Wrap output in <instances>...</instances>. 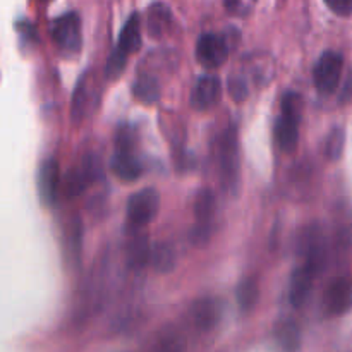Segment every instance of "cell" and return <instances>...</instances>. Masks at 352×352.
I'll list each match as a JSON object with an SVG mask.
<instances>
[{
    "label": "cell",
    "instance_id": "cell-10",
    "mask_svg": "<svg viewBox=\"0 0 352 352\" xmlns=\"http://www.w3.org/2000/svg\"><path fill=\"white\" fill-rule=\"evenodd\" d=\"M189 316H191V322L195 323L196 329L201 330V332H210L219 323V302L213 298L198 299V301L192 302Z\"/></svg>",
    "mask_w": 352,
    "mask_h": 352
},
{
    "label": "cell",
    "instance_id": "cell-22",
    "mask_svg": "<svg viewBox=\"0 0 352 352\" xmlns=\"http://www.w3.org/2000/svg\"><path fill=\"white\" fill-rule=\"evenodd\" d=\"M86 102H88V86H86V76H82L78 81L72 95V105H71V116L74 124H81L86 113Z\"/></svg>",
    "mask_w": 352,
    "mask_h": 352
},
{
    "label": "cell",
    "instance_id": "cell-30",
    "mask_svg": "<svg viewBox=\"0 0 352 352\" xmlns=\"http://www.w3.org/2000/svg\"><path fill=\"white\" fill-rule=\"evenodd\" d=\"M325 6L337 16H351L352 14V0H325Z\"/></svg>",
    "mask_w": 352,
    "mask_h": 352
},
{
    "label": "cell",
    "instance_id": "cell-5",
    "mask_svg": "<svg viewBox=\"0 0 352 352\" xmlns=\"http://www.w3.org/2000/svg\"><path fill=\"white\" fill-rule=\"evenodd\" d=\"M229 52V41L222 34L205 33L198 38L196 43V58L199 64L208 69H217L226 64Z\"/></svg>",
    "mask_w": 352,
    "mask_h": 352
},
{
    "label": "cell",
    "instance_id": "cell-20",
    "mask_svg": "<svg viewBox=\"0 0 352 352\" xmlns=\"http://www.w3.org/2000/svg\"><path fill=\"white\" fill-rule=\"evenodd\" d=\"M237 302L243 311H251L260 299V285L254 277H248L237 285Z\"/></svg>",
    "mask_w": 352,
    "mask_h": 352
},
{
    "label": "cell",
    "instance_id": "cell-21",
    "mask_svg": "<svg viewBox=\"0 0 352 352\" xmlns=\"http://www.w3.org/2000/svg\"><path fill=\"white\" fill-rule=\"evenodd\" d=\"M150 261L153 268L160 274H168L175 265V253L168 244L160 243L151 250Z\"/></svg>",
    "mask_w": 352,
    "mask_h": 352
},
{
    "label": "cell",
    "instance_id": "cell-19",
    "mask_svg": "<svg viewBox=\"0 0 352 352\" xmlns=\"http://www.w3.org/2000/svg\"><path fill=\"white\" fill-rule=\"evenodd\" d=\"M150 239L146 236H134V241L127 250V263L134 270H140L150 261Z\"/></svg>",
    "mask_w": 352,
    "mask_h": 352
},
{
    "label": "cell",
    "instance_id": "cell-26",
    "mask_svg": "<svg viewBox=\"0 0 352 352\" xmlns=\"http://www.w3.org/2000/svg\"><path fill=\"white\" fill-rule=\"evenodd\" d=\"M81 241H82V222L81 219H74L71 229H69V254L72 261L81 258Z\"/></svg>",
    "mask_w": 352,
    "mask_h": 352
},
{
    "label": "cell",
    "instance_id": "cell-11",
    "mask_svg": "<svg viewBox=\"0 0 352 352\" xmlns=\"http://www.w3.org/2000/svg\"><path fill=\"white\" fill-rule=\"evenodd\" d=\"M299 119L301 117L289 116V113H282L275 126V138L280 146L282 151L285 153H292L296 151L299 144Z\"/></svg>",
    "mask_w": 352,
    "mask_h": 352
},
{
    "label": "cell",
    "instance_id": "cell-23",
    "mask_svg": "<svg viewBox=\"0 0 352 352\" xmlns=\"http://www.w3.org/2000/svg\"><path fill=\"white\" fill-rule=\"evenodd\" d=\"M346 146V133L342 127H333L325 141V155L330 162H337L344 153Z\"/></svg>",
    "mask_w": 352,
    "mask_h": 352
},
{
    "label": "cell",
    "instance_id": "cell-15",
    "mask_svg": "<svg viewBox=\"0 0 352 352\" xmlns=\"http://www.w3.org/2000/svg\"><path fill=\"white\" fill-rule=\"evenodd\" d=\"M172 23V12L165 3H153L148 7L146 24L151 36H162L167 33Z\"/></svg>",
    "mask_w": 352,
    "mask_h": 352
},
{
    "label": "cell",
    "instance_id": "cell-9",
    "mask_svg": "<svg viewBox=\"0 0 352 352\" xmlns=\"http://www.w3.org/2000/svg\"><path fill=\"white\" fill-rule=\"evenodd\" d=\"M316 270L311 265H302V267L296 268L294 274L291 277V285H289V299L294 308H301L308 299L309 292L313 289V282H315Z\"/></svg>",
    "mask_w": 352,
    "mask_h": 352
},
{
    "label": "cell",
    "instance_id": "cell-1",
    "mask_svg": "<svg viewBox=\"0 0 352 352\" xmlns=\"http://www.w3.org/2000/svg\"><path fill=\"white\" fill-rule=\"evenodd\" d=\"M160 210V196L157 189L144 188L134 192L127 201V227L140 230L150 226Z\"/></svg>",
    "mask_w": 352,
    "mask_h": 352
},
{
    "label": "cell",
    "instance_id": "cell-13",
    "mask_svg": "<svg viewBox=\"0 0 352 352\" xmlns=\"http://www.w3.org/2000/svg\"><path fill=\"white\" fill-rule=\"evenodd\" d=\"M141 19L140 14L134 12L131 14V17L127 19V23L124 24L122 31H120L119 43H117V48L124 52V54H136L141 48Z\"/></svg>",
    "mask_w": 352,
    "mask_h": 352
},
{
    "label": "cell",
    "instance_id": "cell-6",
    "mask_svg": "<svg viewBox=\"0 0 352 352\" xmlns=\"http://www.w3.org/2000/svg\"><path fill=\"white\" fill-rule=\"evenodd\" d=\"M323 306L332 316H340L352 308V280L349 277H337L327 285Z\"/></svg>",
    "mask_w": 352,
    "mask_h": 352
},
{
    "label": "cell",
    "instance_id": "cell-25",
    "mask_svg": "<svg viewBox=\"0 0 352 352\" xmlns=\"http://www.w3.org/2000/svg\"><path fill=\"white\" fill-rule=\"evenodd\" d=\"M126 64H127V54H124L120 48L116 47V50L110 54L109 60H107L105 64V76L109 79H117L122 76L124 69H126Z\"/></svg>",
    "mask_w": 352,
    "mask_h": 352
},
{
    "label": "cell",
    "instance_id": "cell-14",
    "mask_svg": "<svg viewBox=\"0 0 352 352\" xmlns=\"http://www.w3.org/2000/svg\"><path fill=\"white\" fill-rule=\"evenodd\" d=\"M93 175H95V172H93L91 165L88 164L82 165L81 168H72L67 174V177H65V196L69 199H74L78 196H81L85 192V189L88 188Z\"/></svg>",
    "mask_w": 352,
    "mask_h": 352
},
{
    "label": "cell",
    "instance_id": "cell-16",
    "mask_svg": "<svg viewBox=\"0 0 352 352\" xmlns=\"http://www.w3.org/2000/svg\"><path fill=\"white\" fill-rule=\"evenodd\" d=\"M275 337L285 352H296L301 346V329L294 320H282L275 327Z\"/></svg>",
    "mask_w": 352,
    "mask_h": 352
},
{
    "label": "cell",
    "instance_id": "cell-2",
    "mask_svg": "<svg viewBox=\"0 0 352 352\" xmlns=\"http://www.w3.org/2000/svg\"><path fill=\"white\" fill-rule=\"evenodd\" d=\"M50 34L62 54L74 55L81 50L82 30L78 12H65L55 17L50 24Z\"/></svg>",
    "mask_w": 352,
    "mask_h": 352
},
{
    "label": "cell",
    "instance_id": "cell-27",
    "mask_svg": "<svg viewBox=\"0 0 352 352\" xmlns=\"http://www.w3.org/2000/svg\"><path fill=\"white\" fill-rule=\"evenodd\" d=\"M134 141H136V133H134L133 127L122 126L116 138V151H131V153H134Z\"/></svg>",
    "mask_w": 352,
    "mask_h": 352
},
{
    "label": "cell",
    "instance_id": "cell-29",
    "mask_svg": "<svg viewBox=\"0 0 352 352\" xmlns=\"http://www.w3.org/2000/svg\"><path fill=\"white\" fill-rule=\"evenodd\" d=\"M212 237V223L198 222L191 230V241L196 246H205Z\"/></svg>",
    "mask_w": 352,
    "mask_h": 352
},
{
    "label": "cell",
    "instance_id": "cell-4",
    "mask_svg": "<svg viewBox=\"0 0 352 352\" xmlns=\"http://www.w3.org/2000/svg\"><path fill=\"white\" fill-rule=\"evenodd\" d=\"M344 69L342 54L333 50H327L320 55L313 69V79L315 86L322 95H332L339 88L340 76Z\"/></svg>",
    "mask_w": 352,
    "mask_h": 352
},
{
    "label": "cell",
    "instance_id": "cell-17",
    "mask_svg": "<svg viewBox=\"0 0 352 352\" xmlns=\"http://www.w3.org/2000/svg\"><path fill=\"white\" fill-rule=\"evenodd\" d=\"M133 96L144 105H153L160 98V85L153 76H140L133 85Z\"/></svg>",
    "mask_w": 352,
    "mask_h": 352
},
{
    "label": "cell",
    "instance_id": "cell-28",
    "mask_svg": "<svg viewBox=\"0 0 352 352\" xmlns=\"http://www.w3.org/2000/svg\"><path fill=\"white\" fill-rule=\"evenodd\" d=\"M229 93L234 98V102H244V100L248 98V95H250V88H248L246 79L241 78V76H232V78H229Z\"/></svg>",
    "mask_w": 352,
    "mask_h": 352
},
{
    "label": "cell",
    "instance_id": "cell-18",
    "mask_svg": "<svg viewBox=\"0 0 352 352\" xmlns=\"http://www.w3.org/2000/svg\"><path fill=\"white\" fill-rule=\"evenodd\" d=\"M215 195L210 189H199L195 196V201H192V210H195V215L198 219V222L212 223L213 215H215Z\"/></svg>",
    "mask_w": 352,
    "mask_h": 352
},
{
    "label": "cell",
    "instance_id": "cell-8",
    "mask_svg": "<svg viewBox=\"0 0 352 352\" xmlns=\"http://www.w3.org/2000/svg\"><path fill=\"white\" fill-rule=\"evenodd\" d=\"M220 96H222L220 79L213 74L201 76L192 88L191 105L196 110H210L220 102Z\"/></svg>",
    "mask_w": 352,
    "mask_h": 352
},
{
    "label": "cell",
    "instance_id": "cell-7",
    "mask_svg": "<svg viewBox=\"0 0 352 352\" xmlns=\"http://www.w3.org/2000/svg\"><path fill=\"white\" fill-rule=\"evenodd\" d=\"M58 186H60V168L55 158H47L40 165L38 172V195L45 206H54L57 201Z\"/></svg>",
    "mask_w": 352,
    "mask_h": 352
},
{
    "label": "cell",
    "instance_id": "cell-24",
    "mask_svg": "<svg viewBox=\"0 0 352 352\" xmlns=\"http://www.w3.org/2000/svg\"><path fill=\"white\" fill-rule=\"evenodd\" d=\"M186 339L181 332H167L157 342L155 352H184Z\"/></svg>",
    "mask_w": 352,
    "mask_h": 352
},
{
    "label": "cell",
    "instance_id": "cell-12",
    "mask_svg": "<svg viewBox=\"0 0 352 352\" xmlns=\"http://www.w3.org/2000/svg\"><path fill=\"white\" fill-rule=\"evenodd\" d=\"M110 170L117 179L124 182H134L143 174L140 160L131 151H116L110 160Z\"/></svg>",
    "mask_w": 352,
    "mask_h": 352
},
{
    "label": "cell",
    "instance_id": "cell-3",
    "mask_svg": "<svg viewBox=\"0 0 352 352\" xmlns=\"http://www.w3.org/2000/svg\"><path fill=\"white\" fill-rule=\"evenodd\" d=\"M219 162L223 186L234 191L239 182V140H237V129L234 126L227 127L220 140Z\"/></svg>",
    "mask_w": 352,
    "mask_h": 352
}]
</instances>
